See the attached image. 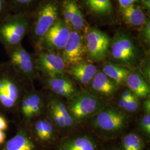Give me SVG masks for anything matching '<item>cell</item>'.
<instances>
[{"mask_svg": "<svg viewBox=\"0 0 150 150\" xmlns=\"http://www.w3.org/2000/svg\"><path fill=\"white\" fill-rule=\"evenodd\" d=\"M146 52L137 38L127 29L119 27L111 38L108 60L115 64L129 68L138 69Z\"/></svg>", "mask_w": 150, "mask_h": 150, "instance_id": "6da1fadb", "label": "cell"}, {"mask_svg": "<svg viewBox=\"0 0 150 150\" xmlns=\"http://www.w3.org/2000/svg\"><path fill=\"white\" fill-rule=\"evenodd\" d=\"M31 82L19 75L8 62L0 64V113H17Z\"/></svg>", "mask_w": 150, "mask_h": 150, "instance_id": "7a4b0ae2", "label": "cell"}, {"mask_svg": "<svg viewBox=\"0 0 150 150\" xmlns=\"http://www.w3.org/2000/svg\"><path fill=\"white\" fill-rule=\"evenodd\" d=\"M60 17V0H43L32 12L28 36L34 48Z\"/></svg>", "mask_w": 150, "mask_h": 150, "instance_id": "3957f363", "label": "cell"}, {"mask_svg": "<svg viewBox=\"0 0 150 150\" xmlns=\"http://www.w3.org/2000/svg\"><path fill=\"white\" fill-rule=\"evenodd\" d=\"M32 13H11L0 23V43L5 50L22 44L31 27Z\"/></svg>", "mask_w": 150, "mask_h": 150, "instance_id": "277c9868", "label": "cell"}, {"mask_svg": "<svg viewBox=\"0 0 150 150\" xmlns=\"http://www.w3.org/2000/svg\"><path fill=\"white\" fill-rule=\"evenodd\" d=\"M91 118L92 128L106 137H113L121 134L129 123L126 113L118 107L107 105Z\"/></svg>", "mask_w": 150, "mask_h": 150, "instance_id": "5b68a950", "label": "cell"}, {"mask_svg": "<svg viewBox=\"0 0 150 150\" xmlns=\"http://www.w3.org/2000/svg\"><path fill=\"white\" fill-rule=\"evenodd\" d=\"M67 109L77 125L92 118L107 106V102L87 90L80 91L66 103Z\"/></svg>", "mask_w": 150, "mask_h": 150, "instance_id": "8992f818", "label": "cell"}, {"mask_svg": "<svg viewBox=\"0 0 150 150\" xmlns=\"http://www.w3.org/2000/svg\"><path fill=\"white\" fill-rule=\"evenodd\" d=\"M85 16L97 25L112 26L119 21L111 0H76Z\"/></svg>", "mask_w": 150, "mask_h": 150, "instance_id": "52a82bcc", "label": "cell"}, {"mask_svg": "<svg viewBox=\"0 0 150 150\" xmlns=\"http://www.w3.org/2000/svg\"><path fill=\"white\" fill-rule=\"evenodd\" d=\"M8 63L23 78L32 83L38 79L34 54L27 51L22 44L5 50Z\"/></svg>", "mask_w": 150, "mask_h": 150, "instance_id": "ba28073f", "label": "cell"}, {"mask_svg": "<svg viewBox=\"0 0 150 150\" xmlns=\"http://www.w3.org/2000/svg\"><path fill=\"white\" fill-rule=\"evenodd\" d=\"M46 105V93L32 87L23 97L18 108L17 113L21 118L20 123L26 125L32 120L45 115Z\"/></svg>", "mask_w": 150, "mask_h": 150, "instance_id": "9c48e42d", "label": "cell"}, {"mask_svg": "<svg viewBox=\"0 0 150 150\" xmlns=\"http://www.w3.org/2000/svg\"><path fill=\"white\" fill-rule=\"evenodd\" d=\"M33 54L39 76L54 77L66 74L67 67L61 54L42 48L35 49Z\"/></svg>", "mask_w": 150, "mask_h": 150, "instance_id": "30bf717a", "label": "cell"}, {"mask_svg": "<svg viewBox=\"0 0 150 150\" xmlns=\"http://www.w3.org/2000/svg\"><path fill=\"white\" fill-rule=\"evenodd\" d=\"M87 60L92 63L103 62L107 59L111 38L97 27L90 26L85 34Z\"/></svg>", "mask_w": 150, "mask_h": 150, "instance_id": "8fae6325", "label": "cell"}, {"mask_svg": "<svg viewBox=\"0 0 150 150\" xmlns=\"http://www.w3.org/2000/svg\"><path fill=\"white\" fill-rule=\"evenodd\" d=\"M71 28L60 17L41 38L36 48L61 54L70 36Z\"/></svg>", "mask_w": 150, "mask_h": 150, "instance_id": "7c38bea8", "label": "cell"}, {"mask_svg": "<svg viewBox=\"0 0 150 150\" xmlns=\"http://www.w3.org/2000/svg\"><path fill=\"white\" fill-rule=\"evenodd\" d=\"M38 79L40 81L43 89L48 93L60 98H65L67 101L81 91L67 74L54 77L39 76Z\"/></svg>", "mask_w": 150, "mask_h": 150, "instance_id": "4fadbf2b", "label": "cell"}, {"mask_svg": "<svg viewBox=\"0 0 150 150\" xmlns=\"http://www.w3.org/2000/svg\"><path fill=\"white\" fill-rule=\"evenodd\" d=\"M61 54L67 68L73 64L87 59L85 35L71 30L68 41Z\"/></svg>", "mask_w": 150, "mask_h": 150, "instance_id": "5bb4252c", "label": "cell"}, {"mask_svg": "<svg viewBox=\"0 0 150 150\" xmlns=\"http://www.w3.org/2000/svg\"><path fill=\"white\" fill-rule=\"evenodd\" d=\"M25 126L34 139L41 144H51L56 139L58 130L45 115L32 120Z\"/></svg>", "mask_w": 150, "mask_h": 150, "instance_id": "9a60e30c", "label": "cell"}, {"mask_svg": "<svg viewBox=\"0 0 150 150\" xmlns=\"http://www.w3.org/2000/svg\"><path fill=\"white\" fill-rule=\"evenodd\" d=\"M120 85L98 70L96 74L88 86L87 90L92 95L105 100L112 98L119 90Z\"/></svg>", "mask_w": 150, "mask_h": 150, "instance_id": "2e32d148", "label": "cell"}, {"mask_svg": "<svg viewBox=\"0 0 150 150\" xmlns=\"http://www.w3.org/2000/svg\"><path fill=\"white\" fill-rule=\"evenodd\" d=\"M117 13L119 21L122 22L129 31H137L150 16L143 9L139 2L125 8H118Z\"/></svg>", "mask_w": 150, "mask_h": 150, "instance_id": "e0dca14e", "label": "cell"}, {"mask_svg": "<svg viewBox=\"0 0 150 150\" xmlns=\"http://www.w3.org/2000/svg\"><path fill=\"white\" fill-rule=\"evenodd\" d=\"M57 150H99L95 138L88 133L75 134L62 139Z\"/></svg>", "mask_w": 150, "mask_h": 150, "instance_id": "ac0fdd59", "label": "cell"}, {"mask_svg": "<svg viewBox=\"0 0 150 150\" xmlns=\"http://www.w3.org/2000/svg\"><path fill=\"white\" fill-rule=\"evenodd\" d=\"M98 71L93 63L85 59L69 67L66 74L83 87H88Z\"/></svg>", "mask_w": 150, "mask_h": 150, "instance_id": "d6986e66", "label": "cell"}, {"mask_svg": "<svg viewBox=\"0 0 150 150\" xmlns=\"http://www.w3.org/2000/svg\"><path fill=\"white\" fill-rule=\"evenodd\" d=\"M2 146V150H36L37 148L27 126L20 123L15 135Z\"/></svg>", "mask_w": 150, "mask_h": 150, "instance_id": "ffe728a7", "label": "cell"}, {"mask_svg": "<svg viewBox=\"0 0 150 150\" xmlns=\"http://www.w3.org/2000/svg\"><path fill=\"white\" fill-rule=\"evenodd\" d=\"M125 86L139 100H144L150 97L149 82L142 75L139 69L131 70L126 79Z\"/></svg>", "mask_w": 150, "mask_h": 150, "instance_id": "44dd1931", "label": "cell"}, {"mask_svg": "<svg viewBox=\"0 0 150 150\" xmlns=\"http://www.w3.org/2000/svg\"><path fill=\"white\" fill-rule=\"evenodd\" d=\"M102 63L100 70L104 74L116 82L120 86H125L126 79L131 69L115 64L108 60H105Z\"/></svg>", "mask_w": 150, "mask_h": 150, "instance_id": "7402d4cb", "label": "cell"}, {"mask_svg": "<svg viewBox=\"0 0 150 150\" xmlns=\"http://www.w3.org/2000/svg\"><path fill=\"white\" fill-rule=\"evenodd\" d=\"M43 0H8L11 12L16 14L32 13Z\"/></svg>", "mask_w": 150, "mask_h": 150, "instance_id": "603a6c76", "label": "cell"}, {"mask_svg": "<svg viewBox=\"0 0 150 150\" xmlns=\"http://www.w3.org/2000/svg\"><path fill=\"white\" fill-rule=\"evenodd\" d=\"M121 145L122 150H143L145 146L142 137L134 132L123 136Z\"/></svg>", "mask_w": 150, "mask_h": 150, "instance_id": "cb8c5ba5", "label": "cell"}, {"mask_svg": "<svg viewBox=\"0 0 150 150\" xmlns=\"http://www.w3.org/2000/svg\"><path fill=\"white\" fill-rule=\"evenodd\" d=\"M137 38L146 52H149L150 46V18L149 16L144 24L140 27Z\"/></svg>", "mask_w": 150, "mask_h": 150, "instance_id": "d4e9b609", "label": "cell"}, {"mask_svg": "<svg viewBox=\"0 0 150 150\" xmlns=\"http://www.w3.org/2000/svg\"><path fill=\"white\" fill-rule=\"evenodd\" d=\"M138 126L143 134L149 138L150 136V115L144 114V115L139 119Z\"/></svg>", "mask_w": 150, "mask_h": 150, "instance_id": "484cf974", "label": "cell"}, {"mask_svg": "<svg viewBox=\"0 0 150 150\" xmlns=\"http://www.w3.org/2000/svg\"><path fill=\"white\" fill-rule=\"evenodd\" d=\"M141 107L139 99L134 96L131 99L125 103L122 111L125 112L134 113Z\"/></svg>", "mask_w": 150, "mask_h": 150, "instance_id": "4316f807", "label": "cell"}, {"mask_svg": "<svg viewBox=\"0 0 150 150\" xmlns=\"http://www.w3.org/2000/svg\"><path fill=\"white\" fill-rule=\"evenodd\" d=\"M140 72L145 77L147 81L150 82V62L149 53L146 55L142 59L139 67Z\"/></svg>", "mask_w": 150, "mask_h": 150, "instance_id": "83f0119b", "label": "cell"}, {"mask_svg": "<svg viewBox=\"0 0 150 150\" xmlns=\"http://www.w3.org/2000/svg\"><path fill=\"white\" fill-rule=\"evenodd\" d=\"M11 13L12 12L8 0H0V23Z\"/></svg>", "mask_w": 150, "mask_h": 150, "instance_id": "f1b7e54d", "label": "cell"}, {"mask_svg": "<svg viewBox=\"0 0 150 150\" xmlns=\"http://www.w3.org/2000/svg\"><path fill=\"white\" fill-rule=\"evenodd\" d=\"M116 1L117 2L118 8H122L136 2H139L140 0H116Z\"/></svg>", "mask_w": 150, "mask_h": 150, "instance_id": "f546056e", "label": "cell"}, {"mask_svg": "<svg viewBox=\"0 0 150 150\" xmlns=\"http://www.w3.org/2000/svg\"><path fill=\"white\" fill-rule=\"evenodd\" d=\"M134 96V95L133 94V93L127 88V89H125L122 92L120 99L122 100V101H125V102H127V101H129L130 99H131Z\"/></svg>", "mask_w": 150, "mask_h": 150, "instance_id": "4dcf8cb0", "label": "cell"}, {"mask_svg": "<svg viewBox=\"0 0 150 150\" xmlns=\"http://www.w3.org/2000/svg\"><path fill=\"white\" fill-rule=\"evenodd\" d=\"M8 128V120L5 116L2 113H0V130L5 131Z\"/></svg>", "mask_w": 150, "mask_h": 150, "instance_id": "1f68e13d", "label": "cell"}, {"mask_svg": "<svg viewBox=\"0 0 150 150\" xmlns=\"http://www.w3.org/2000/svg\"><path fill=\"white\" fill-rule=\"evenodd\" d=\"M141 106L142 108V110L144 114L150 115V97L144 99V101L142 102Z\"/></svg>", "mask_w": 150, "mask_h": 150, "instance_id": "d6a6232c", "label": "cell"}, {"mask_svg": "<svg viewBox=\"0 0 150 150\" xmlns=\"http://www.w3.org/2000/svg\"><path fill=\"white\" fill-rule=\"evenodd\" d=\"M6 134L5 131L0 130V146L3 145L6 142Z\"/></svg>", "mask_w": 150, "mask_h": 150, "instance_id": "836d02e7", "label": "cell"}, {"mask_svg": "<svg viewBox=\"0 0 150 150\" xmlns=\"http://www.w3.org/2000/svg\"><path fill=\"white\" fill-rule=\"evenodd\" d=\"M117 150V149H115V150Z\"/></svg>", "mask_w": 150, "mask_h": 150, "instance_id": "e575fe53", "label": "cell"}, {"mask_svg": "<svg viewBox=\"0 0 150 150\" xmlns=\"http://www.w3.org/2000/svg\"><path fill=\"white\" fill-rule=\"evenodd\" d=\"M142 1V0H140V1Z\"/></svg>", "mask_w": 150, "mask_h": 150, "instance_id": "d590c367", "label": "cell"}]
</instances>
